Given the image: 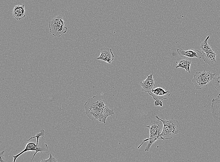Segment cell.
I'll list each match as a JSON object with an SVG mask.
<instances>
[{
    "label": "cell",
    "mask_w": 220,
    "mask_h": 162,
    "mask_svg": "<svg viewBox=\"0 0 220 162\" xmlns=\"http://www.w3.org/2000/svg\"><path fill=\"white\" fill-rule=\"evenodd\" d=\"M155 117L157 119L161 120L163 123L162 131L160 136H161L164 140L171 139L178 134L179 130L177 127L179 123L178 120L172 117H166L165 119H162L158 115L155 116Z\"/></svg>",
    "instance_id": "cell-1"
},
{
    "label": "cell",
    "mask_w": 220,
    "mask_h": 162,
    "mask_svg": "<svg viewBox=\"0 0 220 162\" xmlns=\"http://www.w3.org/2000/svg\"><path fill=\"white\" fill-rule=\"evenodd\" d=\"M215 74L210 71L206 72L205 70L202 72H196L192 81L197 89H201L207 86L210 81L212 80Z\"/></svg>",
    "instance_id": "cell-2"
},
{
    "label": "cell",
    "mask_w": 220,
    "mask_h": 162,
    "mask_svg": "<svg viewBox=\"0 0 220 162\" xmlns=\"http://www.w3.org/2000/svg\"><path fill=\"white\" fill-rule=\"evenodd\" d=\"M65 23L61 16H56L49 22L50 32L54 36L60 37L67 31V28L65 26Z\"/></svg>",
    "instance_id": "cell-3"
},
{
    "label": "cell",
    "mask_w": 220,
    "mask_h": 162,
    "mask_svg": "<svg viewBox=\"0 0 220 162\" xmlns=\"http://www.w3.org/2000/svg\"><path fill=\"white\" fill-rule=\"evenodd\" d=\"M146 127L148 128L149 130V138L144 140L142 143L138 147V148H139L144 142L149 139L159 136L162 131L163 124L162 122L160 119L152 120L149 125L146 126Z\"/></svg>",
    "instance_id": "cell-4"
},
{
    "label": "cell",
    "mask_w": 220,
    "mask_h": 162,
    "mask_svg": "<svg viewBox=\"0 0 220 162\" xmlns=\"http://www.w3.org/2000/svg\"><path fill=\"white\" fill-rule=\"evenodd\" d=\"M211 113L214 120L217 123L220 122V93L217 97L212 100L211 105Z\"/></svg>",
    "instance_id": "cell-5"
},
{
    "label": "cell",
    "mask_w": 220,
    "mask_h": 162,
    "mask_svg": "<svg viewBox=\"0 0 220 162\" xmlns=\"http://www.w3.org/2000/svg\"><path fill=\"white\" fill-rule=\"evenodd\" d=\"M148 93L155 100H165L170 95V91L169 90L166 91L160 87L154 89L152 88Z\"/></svg>",
    "instance_id": "cell-6"
},
{
    "label": "cell",
    "mask_w": 220,
    "mask_h": 162,
    "mask_svg": "<svg viewBox=\"0 0 220 162\" xmlns=\"http://www.w3.org/2000/svg\"><path fill=\"white\" fill-rule=\"evenodd\" d=\"M114 58V55L111 49L108 47H103L101 48L100 55L97 59L103 61L110 64Z\"/></svg>",
    "instance_id": "cell-7"
},
{
    "label": "cell",
    "mask_w": 220,
    "mask_h": 162,
    "mask_svg": "<svg viewBox=\"0 0 220 162\" xmlns=\"http://www.w3.org/2000/svg\"><path fill=\"white\" fill-rule=\"evenodd\" d=\"M192 61L191 58L185 56H179L176 60V63L178 65L176 66L175 68H181L185 69L186 72L190 73Z\"/></svg>",
    "instance_id": "cell-8"
},
{
    "label": "cell",
    "mask_w": 220,
    "mask_h": 162,
    "mask_svg": "<svg viewBox=\"0 0 220 162\" xmlns=\"http://www.w3.org/2000/svg\"><path fill=\"white\" fill-rule=\"evenodd\" d=\"M177 52L179 56H185L191 58H196L198 59L202 58V54L200 51L196 49H191L185 50L182 48L177 50Z\"/></svg>",
    "instance_id": "cell-9"
},
{
    "label": "cell",
    "mask_w": 220,
    "mask_h": 162,
    "mask_svg": "<svg viewBox=\"0 0 220 162\" xmlns=\"http://www.w3.org/2000/svg\"><path fill=\"white\" fill-rule=\"evenodd\" d=\"M153 73L148 75L147 74V78L140 82L142 90L145 92L148 93L155 85L154 80L153 78Z\"/></svg>",
    "instance_id": "cell-10"
},
{
    "label": "cell",
    "mask_w": 220,
    "mask_h": 162,
    "mask_svg": "<svg viewBox=\"0 0 220 162\" xmlns=\"http://www.w3.org/2000/svg\"><path fill=\"white\" fill-rule=\"evenodd\" d=\"M26 11L25 5H18L14 7L12 11V16L17 20H21L25 16Z\"/></svg>",
    "instance_id": "cell-11"
},
{
    "label": "cell",
    "mask_w": 220,
    "mask_h": 162,
    "mask_svg": "<svg viewBox=\"0 0 220 162\" xmlns=\"http://www.w3.org/2000/svg\"><path fill=\"white\" fill-rule=\"evenodd\" d=\"M114 114L113 109H110L108 106L105 105L99 115L98 119L100 122H102L105 123L107 117Z\"/></svg>",
    "instance_id": "cell-12"
},
{
    "label": "cell",
    "mask_w": 220,
    "mask_h": 162,
    "mask_svg": "<svg viewBox=\"0 0 220 162\" xmlns=\"http://www.w3.org/2000/svg\"><path fill=\"white\" fill-rule=\"evenodd\" d=\"M202 54V58L205 63L211 65L216 62V56L218 55L215 52Z\"/></svg>",
    "instance_id": "cell-13"
},
{
    "label": "cell",
    "mask_w": 220,
    "mask_h": 162,
    "mask_svg": "<svg viewBox=\"0 0 220 162\" xmlns=\"http://www.w3.org/2000/svg\"><path fill=\"white\" fill-rule=\"evenodd\" d=\"M39 143L37 149L35 151L33 155L32 159L31 162H32L34 156L38 152L42 153L44 151H47L48 150V146L47 144L45 143V139L42 137H40Z\"/></svg>",
    "instance_id": "cell-14"
},
{
    "label": "cell",
    "mask_w": 220,
    "mask_h": 162,
    "mask_svg": "<svg viewBox=\"0 0 220 162\" xmlns=\"http://www.w3.org/2000/svg\"><path fill=\"white\" fill-rule=\"evenodd\" d=\"M37 146L36 144H35L34 143L32 142H27L26 147L24 149L20 152L18 154L15 155H13L12 156L14 158L13 162H15L16 159L22 154L28 151H35L37 149Z\"/></svg>",
    "instance_id": "cell-15"
},
{
    "label": "cell",
    "mask_w": 220,
    "mask_h": 162,
    "mask_svg": "<svg viewBox=\"0 0 220 162\" xmlns=\"http://www.w3.org/2000/svg\"><path fill=\"white\" fill-rule=\"evenodd\" d=\"M210 36L209 35L208 36L199 46V48L201 49L202 53L215 52L214 50L210 47L208 43V40Z\"/></svg>",
    "instance_id": "cell-16"
},
{
    "label": "cell",
    "mask_w": 220,
    "mask_h": 162,
    "mask_svg": "<svg viewBox=\"0 0 220 162\" xmlns=\"http://www.w3.org/2000/svg\"><path fill=\"white\" fill-rule=\"evenodd\" d=\"M158 139H162L165 140L161 136H157L149 139L148 140L149 141V142L145 149V151H149L150 150L151 145L153 143H154L155 141Z\"/></svg>",
    "instance_id": "cell-17"
},
{
    "label": "cell",
    "mask_w": 220,
    "mask_h": 162,
    "mask_svg": "<svg viewBox=\"0 0 220 162\" xmlns=\"http://www.w3.org/2000/svg\"><path fill=\"white\" fill-rule=\"evenodd\" d=\"M212 83L215 88L220 91V74L214 77L212 79Z\"/></svg>",
    "instance_id": "cell-18"
},
{
    "label": "cell",
    "mask_w": 220,
    "mask_h": 162,
    "mask_svg": "<svg viewBox=\"0 0 220 162\" xmlns=\"http://www.w3.org/2000/svg\"><path fill=\"white\" fill-rule=\"evenodd\" d=\"M40 132L39 133H37L35 136H33V137H31L27 141H30V140H31L32 138H37V141H36V145L37 146H38V141H39V139L40 137H43L44 136L45 134V131L43 129H41L40 130Z\"/></svg>",
    "instance_id": "cell-19"
},
{
    "label": "cell",
    "mask_w": 220,
    "mask_h": 162,
    "mask_svg": "<svg viewBox=\"0 0 220 162\" xmlns=\"http://www.w3.org/2000/svg\"><path fill=\"white\" fill-rule=\"evenodd\" d=\"M40 162H57V159L52 155L50 154L49 158L46 159H42L41 161H39Z\"/></svg>",
    "instance_id": "cell-20"
},
{
    "label": "cell",
    "mask_w": 220,
    "mask_h": 162,
    "mask_svg": "<svg viewBox=\"0 0 220 162\" xmlns=\"http://www.w3.org/2000/svg\"><path fill=\"white\" fill-rule=\"evenodd\" d=\"M4 150L0 152V162H6L7 160L4 158Z\"/></svg>",
    "instance_id": "cell-21"
},
{
    "label": "cell",
    "mask_w": 220,
    "mask_h": 162,
    "mask_svg": "<svg viewBox=\"0 0 220 162\" xmlns=\"http://www.w3.org/2000/svg\"><path fill=\"white\" fill-rule=\"evenodd\" d=\"M154 105L155 106H160L161 107H162V100H155V101L154 103Z\"/></svg>",
    "instance_id": "cell-22"
}]
</instances>
